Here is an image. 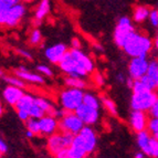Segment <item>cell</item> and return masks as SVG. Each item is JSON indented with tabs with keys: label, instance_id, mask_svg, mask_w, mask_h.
Instances as JSON below:
<instances>
[{
	"label": "cell",
	"instance_id": "obj_23",
	"mask_svg": "<svg viewBox=\"0 0 158 158\" xmlns=\"http://www.w3.org/2000/svg\"><path fill=\"white\" fill-rule=\"evenodd\" d=\"M35 102L41 107V110L45 113V115H53V116L56 115V110L53 107V105L47 98H42V96H39V98H35Z\"/></svg>",
	"mask_w": 158,
	"mask_h": 158
},
{
	"label": "cell",
	"instance_id": "obj_3",
	"mask_svg": "<svg viewBox=\"0 0 158 158\" xmlns=\"http://www.w3.org/2000/svg\"><path fill=\"white\" fill-rule=\"evenodd\" d=\"M153 47V41L147 35L134 31L128 37L122 49L128 56L136 58V56H147Z\"/></svg>",
	"mask_w": 158,
	"mask_h": 158
},
{
	"label": "cell",
	"instance_id": "obj_40",
	"mask_svg": "<svg viewBox=\"0 0 158 158\" xmlns=\"http://www.w3.org/2000/svg\"><path fill=\"white\" fill-rule=\"evenodd\" d=\"M56 158H69V155H68V149L62 150L61 153H59L58 155L56 156Z\"/></svg>",
	"mask_w": 158,
	"mask_h": 158
},
{
	"label": "cell",
	"instance_id": "obj_1",
	"mask_svg": "<svg viewBox=\"0 0 158 158\" xmlns=\"http://www.w3.org/2000/svg\"><path fill=\"white\" fill-rule=\"evenodd\" d=\"M59 65L68 77H84L94 72V63L92 59L80 49L68 50Z\"/></svg>",
	"mask_w": 158,
	"mask_h": 158
},
{
	"label": "cell",
	"instance_id": "obj_45",
	"mask_svg": "<svg viewBox=\"0 0 158 158\" xmlns=\"http://www.w3.org/2000/svg\"><path fill=\"white\" fill-rule=\"evenodd\" d=\"M2 113H3V106L1 104V102H0V116L2 115Z\"/></svg>",
	"mask_w": 158,
	"mask_h": 158
},
{
	"label": "cell",
	"instance_id": "obj_44",
	"mask_svg": "<svg viewBox=\"0 0 158 158\" xmlns=\"http://www.w3.org/2000/svg\"><path fill=\"white\" fill-rule=\"evenodd\" d=\"M26 135H27V137H28V138H32V137H34V136H35V135H34L32 132H30V131H27Z\"/></svg>",
	"mask_w": 158,
	"mask_h": 158
},
{
	"label": "cell",
	"instance_id": "obj_25",
	"mask_svg": "<svg viewBox=\"0 0 158 158\" xmlns=\"http://www.w3.org/2000/svg\"><path fill=\"white\" fill-rule=\"evenodd\" d=\"M83 104L90 106V107L100 110V101L95 95L91 93H84V98H83Z\"/></svg>",
	"mask_w": 158,
	"mask_h": 158
},
{
	"label": "cell",
	"instance_id": "obj_32",
	"mask_svg": "<svg viewBox=\"0 0 158 158\" xmlns=\"http://www.w3.org/2000/svg\"><path fill=\"white\" fill-rule=\"evenodd\" d=\"M37 70H38V72H40V73L43 74V75H47V77H52V75H53L52 70H51V69L49 68L48 65H44V64L38 65Z\"/></svg>",
	"mask_w": 158,
	"mask_h": 158
},
{
	"label": "cell",
	"instance_id": "obj_36",
	"mask_svg": "<svg viewBox=\"0 0 158 158\" xmlns=\"http://www.w3.org/2000/svg\"><path fill=\"white\" fill-rule=\"evenodd\" d=\"M94 82H95V84L98 85V86H101V85L104 84V77H102V74L98 73V72H95V74H94Z\"/></svg>",
	"mask_w": 158,
	"mask_h": 158
},
{
	"label": "cell",
	"instance_id": "obj_6",
	"mask_svg": "<svg viewBox=\"0 0 158 158\" xmlns=\"http://www.w3.org/2000/svg\"><path fill=\"white\" fill-rule=\"evenodd\" d=\"M84 126V123L81 121L75 112H64L63 116L59 121V129L62 133L68 134H79Z\"/></svg>",
	"mask_w": 158,
	"mask_h": 158
},
{
	"label": "cell",
	"instance_id": "obj_28",
	"mask_svg": "<svg viewBox=\"0 0 158 158\" xmlns=\"http://www.w3.org/2000/svg\"><path fill=\"white\" fill-rule=\"evenodd\" d=\"M147 131L152 134V136L155 137L156 139H158V118L152 117V118L148 121Z\"/></svg>",
	"mask_w": 158,
	"mask_h": 158
},
{
	"label": "cell",
	"instance_id": "obj_9",
	"mask_svg": "<svg viewBox=\"0 0 158 158\" xmlns=\"http://www.w3.org/2000/svg\"><path fill=\"white\" fill-rule=\"evenodd\" d=\"M148 64H149V61H148L147 56L132 58L128 65V72L131 79H133L134 81L142 79L147 72Z\"/></svg>",
	"mask_w": 158,
	"mask_h": 158
},
{
	"label": "cell",
	"instance_id": "obj_27",
	"mask_svg": "<svg viewBox=\"0 0 158 158\" xmlns=\"http://www.w3.org/2000/svg\"><path fill=\"white\" fill-rule=\"evenodd\" d=\"M101 101H102L103 105L105 106V108L112 115H117V107H116V104L114 103L113 100H111L107 96H102Z\"/></svg>",
	"mask_w": 158,
	"mask_h": 158
},
{
	"label": "cell",
	"instance_id": "obj_42",
	"mask_svg": "<svg viewBox=\"0 0 158 158\" xmlns=\"http://www.w3.org/2000/svg\"><path fill=\"white\" fill-rule=\"evenodd\" d=\"M154 48H155L156 50L158 51V34L156 35V38H155V40H154Z\"/></svg>",
	"mask_w": 158,
	"mask_h": 158
},
{
	"label": "cell",
	"instance_id": "obj_12",
	"mask_svg": "<svg viewBox=\"0 0 158 158\" xmlns=\"http://www.w3.org/2000/svg\"><path fill=\"white\" fill-rule=\"evenodd\" d=\"M75 113H77V115L79 116L80 118H81V121L86 126H91V125L96 124V122L98 121V117H100L98 110L90 107V106L85 105V104H82L80 107H77Z\"/></svg>",
	"mask_w": 158,
	"mask_h": 158
},
{
	"label": "cell",
	"instance_id": "obj_31",
	"mask_svg": "<svg viewBox=\"0 0 158 158\" xmlns=\"http://www.w3.org/2000/svg\"><path fill=\"white\" fill-rule=\"evenodd\" d=\"M148 157L158 158V139H156L155 137H152V140H150Z\"/></svg>",
	"mask_w": 158,
	"mask_h": 158
},
{
	"label": "cell",
	"instance_id": "obj_34",
	"mask_svg": "<svg viewBox=\"0 0 158 158\" xmlns=\"http://www.w3.org/2000/svg\"><path fill=\"white\" fill-rule=\"evenodd\" d=\"M148 112H149V114H150L152 117H154V118H158V98Z\"/></svg>",
	"mask_w": 158,
	"mask_h": 158
},
{
	"label": "cell",
	"instance_id": "obj_5",
	"mask_svg": "<svg viewBox=\"0 0 158 158\" xmlns=\"http://www.w3.org/2000/svg\"><path fill=\"white\" fill-rule=\"evenodd\" d=\"M74 136L75 135L68 134V133H54V134H52L48 138V150L53 156H56L62 150L68 149L71 146L72 142L74 139Z\"/></svg>",
	"mask_w": 158,
	"mask_h": 158
},
{
	"label": "cell",
	"instance_id": "obj_49",
	"mask_svg": "<svg viewBox=\"0 0 158 158\" xmlns=\"http://www.w3.org/2000/svg\"><path fill=\"white\" fill-rule=\"evenodd\" d=\"M0 155H1V154H0Z\"/></svg>",
	"mask_w": 158,
	"mask_h": 158
},
{
	"label": "cell",
	"instance_id": "obj_30",
	"mask_svg": "<svg viewBox=\"0 0 158 158\" xmlns=\"http://www.w3.org/2000/svg\"><path fill=\"white\" fill-rule=\"evenodd\" d=\"M29 41L32 45H39L42 42V34L40 32L39 29H33L30 33Z\"/></svg>",
	"mask_w": 158,
	"mask_h": 158
},
{
	"label": "cell",
	"instance_id": "obj_38",
	"mask_svg": "<svg viewBox=\"0 0 158 158\" xmlns=\"http://www.w3.org/2000/svg\"><path fill=\"white\" fill-rule=\"evenodd\" d=\"M7 152H8V146L0 138V154H6Z\"/></svg>",
	"mask_w": 158,
	"mask_h": 158
},
{
	"label": "cell",
	"instance_id": "obj_24",
	"mask_svg": "<svg viewBox=\"0 0 158 158\" xmlns=\"http://www.w3.org/2000/svg\"><path fill=\"white\" fill-rule=\"evenodd\" d=\"M65 84L68 87L79 89V90H84L87 86L86 82L83 80V77H68L65 79Z\"/></svg>",
	"mask_w": 158,
	"mask_h": 158
},
{
	"label": "cell",
	"instance_id": "obj_33",
	"mask_svg": "<svg viewBox=\"0 0 158 158\" xmlns=\"http://www.w3.org/2000/svg\"><path fill=\"white\" fill-rule=\"evenodd\" d=\"M148 19H149V22L152 23V26H154V27L158 26V10L157 9L150 11Z\"/></svg>",
	"mask_w": 158,
	"mask_h": 158
},
{
	"label": "cell",
	"instance_id": "obj_14",
	"mask_svg": "<svg viewBox=\"0 0 158 158\" xmlns=\"http://www.w3.org/2000/svg\"><path fill=\"white\" fill-rule=\"evenodd\" d=\"M66 52H68V47L64 43H56L45 49L44 56L49 62L59 64Z\"/></svg>",
	"mask_w": 158,
	"mask_h": 158
},
{
	"label": "cell",
	"instance_id": "obj_21",
	"mask_svg": "<svg viewBox=\"0 0 158 158\" xmlns=\"http://www.w3.org/2000/svg\"><path fill=\"white\" fill-rule=\"evenodd\" d=\"M18 2L20 0H0V26H5L9 9Z\"/></svg>",
	"mask_w": 158,
	"mask_h": 158
},
{
	"label": "cell",
	"instance_id": "obj_20",
	"mask_svg": "<svg viewBox=\"0 0 158 158\" xmlns=\"http://www.w3.org/2000/svg\"><path fill=\"white\" fill-rule=\"evenodd\" d=\"M68 155L69 158H86L89 154L84 149V147L75 139V136H74V139L72 142L71 146L68 148Z\"/></svg>",
	"mask_w": 158,
	"mask_h": 158
},
{
	"label": "cell",
	"instance_id": "obj_48",
	"mask_svg": "<svg viewBox=\"0 0 158 158\" xmlns=\"http://www.w3.org/2000/svg\"><path fill=\"white\" fill-rule=\"evenodd\" d=\"M157 28H158V26H157Z\"/></svg>",
	"mask_w": 158,
	"mask_h": 158
},
{
	"label": "cell",
	"instance_id": "obj_18",
	"mask_svg": "<svg viewBox=\"0 0 158 158\" xmlns=\"http://www.w3.org/2000/svg\"><path fill=\"white\" fill-rule=\"evenodd\" d=\"M152 137L153 136H152V134L148 132L147 129L137 133V145L139 147L140 152L145 154V156H148V153H149V144L150 140H152Z\"/></svg>",
	"mask_w": 158,
	"mask_h": 158
},
{
	"label": "cell",
	"instance_id": "obj_8",
	"mask_svg": "<svg viewBox=\"0 0 158 158\" xmlns=\"http://www.w3.org/2000/svg\"><path fill=\"white\" fill-rule=\"evenodd\" d=\"M75 138H77V142L85 148V150L87 152L89 155L92 154L95 150V148H96L98 137H96L94 129L91 126H86V125H85V126L82 128L81 132L75 135Z\"/></svg>",
	"mask_w": 158,
	"mask_h": 158
},
{
	"label": "cell",
	"instance_id": "obj_39",
	"mask_svg": "<svg viewBox=\"0 0 158 158\" xmlns=\"http://www.w3.org/2000/svg\"><path fill=\"white\" fill-rule=\"evenodd\" d=\"M18 53L20 54V56H22L23 58H26V59H28V60H31L32 59V56L30 54L28 51H26V50H21V49H19L18 50Z\"/></svg>",
	"mask_w": 158,
	"mask_h": 158
},
{
	"label": "cell",
	"instance_id": "obj_15",
	"mask_svg": "<svg viewBox=\"0 0 158 158\" xmlns=\"http://www.w3.org/2000/svg\"><path fill=\"white\" fill-rule=\"evenodd\" d=\"M40 123V134L45 136H51L52 134L56 133L59 129V122L56 116L53 115H44L39 119Z\"/></svg>",
	"mask_w": 158,
	"mask_h": 158
},
{
	"label": "cell",
	"instance_id": "obj_41",
	"mask_svg": "<svg viewBox=\"0 0 158 158\" xmlns=\"http://www.w3.org/2000/svg\"><path fill=\"white\" fill-rule=\"evenodd\" d=\"M116 80H117L119 83H123V82H125L124 81L125 77H124V75H123V74H117V75H116Z\"/></svg>",
	"mask_w": 158,
	"mask_h": 158
},
{
	"label": "cell",
	"instance_id": "obj_19",
	"mask_svg": "<svg viewBox=\"0 0 158 158\" xmlns=\"http://www.w3.org/2000/svg\"><path fill=\"white\" fill-rule=\"evenodd\" d=\"M51 6H50V0H41L38 5L35 12H34V21L35 24H40L43 19L48 16V13L50 12Z\"/></svg>",
	"mask_w": 158,
	"mask_h": 158
},
{
	"label": "cell",
	"instance_id": "obj_16",
	"mask_svg": "<svg viewBox=\"0 0 158 158\" xmlns=\"http://www.w3.org/2000/svg\"><path fill=\"white\" fill-rule=\"evenodd\" d=\"M23 94L24 93H23V91H22V89L13 86V85H8V86L3 90L2 96L9 105L16 106V104L19 102V100L23 96Z\"/></svg>",
	"mask_w": 158,
	"mask_h": 158
},
{
	"label": "cell",
	"instance_id": "obj_4",
	"mask_svg": "<svg viewBox=\"0 0 158 158\" xmlns=\"http://www.w3.org/2000/svg\"><path fill=\"white\" fill-rule=\"evenodd\" d=\"M84 92L79 89L68 87L60 93V104L65 112H75L83 104Z\"/></svg>",
	"mask_w": 158,
	"mask_h": 158
},
{
	"label": "cell",
	"instance_id": "obj_46",
	"mask_svg": "<svg viewBox=\"0 0 158 158\" xmlns=\"http://www.w3.org/2000/svg\"><path fill=\"white\" fill-rule=\"evenodd\" d=\"M21 2H32L33 0H20Z\"/></svg>",
	"mask_w": 158,
	"mask_h": 158
},
{
	"label": "cell",
	"instance_id": "obj_2",
	"mask_svg": "<svg viewBox=\"0 0 158 158\" xmlns=\"http://www.w3.org/2000/svg\"><path fill=\"white\" fill-rule=\"evenodd\" d=\"M133 95L131 100V106L136 111L147 112L153 106L158 95L155 91L149 90L140 80L134 81L133 84Z\"/></svg>",
	"mask_w": 158,
	"mask_h": 158
},
{
	"label": "cell",
	"instance_id": "obj_11",
	"mask_svg": "<svg viewBox=\"0 0 158 158\" xmlns=\"http://www.w3.org/2000/svg\"><path fill=\"white\" fill-rule=\"evenodd\" d=\"M140 81L149 89V90H158V61L150 60L148 64L147 72Z\"/></svg>",
	"mask_w": 158,
	"mask_h": 158
},
{
	"label": "cell",
	"instance_id": "obj_35",
	"mask_svg": "<svg viewBox=\"0 0 158 158\" xmlns=\"http://www.w3.org/2000/svg\"><path fill=\"white\" fill-rule=\"evenodd\" d=\"M17 115H18V117L21 121H23V122H27L28 119L30 118V116H29V114L27 113L26 111H22V110H17Z\"/></svg>",
	"mask_w": 158,
	"mask_h": 158
},
{
	"label": "cell",
	"instance_id": "obj_29",
	"mask_svg": "<svg viewBox=\"0 0 158 158\" xmlns=\"http://www.w3.org/2000/svg\"><path fill=\"white\" fill-rule=\"evenodd\" d=\"M3 79L9 85H13V86L20 87V89H23L26 86V83H24L23 80H21L18 77H3Z\"/></svg>",
	"mask_w": 158,
	"mask_h": 158
},
{
	"label": "cell",
	"instance_id": "obj_37",
	"mask_svg": "<svg viewBox=\"0 0 158 158\" xmlns=\"http://www.w3.org/2000/svg\"><path fill=\"white\" fill-rule=\"evenodd\" d=\"M71 45L72 49H80L81 48V42H80V40L77 38H73L71 40Z\"/></svg>",
	"mask_w": 158,
	"mask_h": 158
},
{
	"label": "cell",
	"instance_id": "obj_22",
	"mask_svg": "<svg viewBox=\"0 0 158 158\" xmlns=\"http://www.w3.org/2000/svg\"><path fill=\"white\" fill-rule=\"evenodd\" d=\"M149 9L145 6H138L136 7L133 12V20L137 23H140V22H144L145 20H147L148 17H149Z\"/></svg>",
	"mask_w": 158,
	"mask_h": 158
},
{
	"label": "cell",
	"instance_id": "obj_10",
	"mask_svg": "<svg viewBox=\"0 0 158 158\" xmlns=\"http://www.w3.org/2000/svg\"><path fill=\"white\" fill-rule=\"evenodd\" d=\"M24 15H26V7H24L23 3L20 1V2H18L17 5H15L13 7H11V8L9 9L7 18H6L5 27H8V28L17 27L21 22Z\"/></svg>",
	"mask_w": 158,
	"mask_h": 158
},
{
	"label": "cell",
	"instance_id": "obj_47",
	"mask_svg": "<svg viewBox=\"0 0 158 158\" xmlns=\"http://www.w3.org/2000/svg\"><path fill=\"white\" fill-rule=\"evenodd\" d=\"M0 77H3V71L0 69Z\"/></svg>",
	"mask_w": 158,
	"mask_h": 158
},
{
	"label": "cell",
	"instance_id": "obj_43",
	"mask_svg": "<svg viewBox=\"0 0 158 158\" xmlns=\"http://www.w3.org/2000/svg\"><path fill=\"white\" fill-rule=\"evenodd\" d=\"M134 158H145V154L142 153V152H139V153H137L136 155H135Z\"/></svg>",
	"mask_w": 158,
	"mask_h": 158
},
{
	"label": "cell",
	"instance_id": "obj_26",
	"mask_svg": "<svg viewBox=\"0 0 158 158\" xmlns=\"http://www.w3.org/2000/svg\"><path fill=\"white\" fill-rule=\"evenodd\" d=\"M26 126H27V131H30V132H32L34 135H39L40 134L39 119L30 117V118L26 122Z\"/></svg>",
	"mask_w": 158,
	"mask_h": 158
},
{
	"label": "cell",
	"instance_id": "obj_17",
	"mask_svg": "<svg viewBox=\"0 0 158 158\" xmlns=\"http://www.w3.org/2000/svg\"><path fill=\"white\" fill-rule=\"evenodd\" d=\"M15 73H16V77H20V79L26 82H30V83H34V84H42V83H44V80L40 74L30 72L26 68L17 69Z\"/></svg>",
	"mask_w": 158,
	"mask_h": 158
},
{
	"label": "cell",
	"instance_id": "obj_7",
	"mask_svg": "<svg viewBox=\"0 0 158 158\" xmlns=\"http://www.w3.org/2000/svg\"><path fill=\"white\" fill-rule=\"evenodd\" d=\"M135 31L132 20L128 17H121L114 30V42L119 48H123L126 40Z\"/></svg>",
	"mask_w": 158,
	"mask_h": 158
},
{
	"label": "cell",
	"instance_id": "obj_13",
	"mask_svg": "<svg viewBox=\"0 0 158 158\" xmlns=\"http://www.w3.org/2000/svg\"><path fill=\"white\" fill-rule=\"evenodd\" d=\"M148 117L146 112L136 111L133 110L131 115H129V125L135 133H139L147 129L148 125Z\"/></svg>",
	"mask_w": 158,
	"mask_h": 158
}]
</instances>
